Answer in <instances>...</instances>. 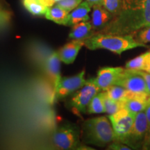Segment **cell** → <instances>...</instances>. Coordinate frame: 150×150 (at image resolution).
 <instances>
[{
	"mask_svg": "<svg viewBox=\"0 0 150 150\" xmlns=\"http://www.w3.org/2000/svg\"><path fill=\"white\" fill-rule=\"evenodd\" d=\"M115 85L122 86L133 93H147L144 78L136 70L125 69Z\"/></svg>",
	"mask_w": 150,
	"mask_h": 150,
	"instance_id": "9c48e42d",
	"label": "cell"
},
{
	"mask_svg": "<svg viewBox=\"0 0 150 150\" xmlns=\"http://www.w3.org/2000/svg\"><path fill=\"white\" fill-rule=\"evenodd\" d=\"M92 13V25L94 29L106 27L112 20V16L103 6H93Z\"/></svg>",
	"mask_w": 150,
	"mask_h": 150,
	"instance_id": "9a60e30c",
	"label": "cell"
},
{
	"mask_svg": "<svg viewBox=\"0 0 150 150\" xmlns=\"http://www.w3.org/2000/svg\"><path fill=\"white\" fill-rule=\"evenodd\" d=\"M84 46L89 50L104 49L117 54L136 47H149L146 44L137 42L131 35L99 33L83 40Z\"/></svg>",
	"mask_w": 150,
	"mask_h": 150,
	"instance_id": "7a4b0ae2",
	"label": "cell"
},
{
	"mask_svg": "<svg viewBox=\"0 0 150 150\" xmlns=\"http://www.w3.org/2000/svg\"><path fill=\"white\" fill-rule=\"evenodd\" d=\"M38 1L40 4H42V5L48 7V8L52 7L54 4L56 3L54 0H38Z\"/></svg>",
	"mask_w": 150,
	"mask_h": 150,
	"instance_id": "f1b7e54d",
	"label": "cell"
},
{
	"mask_svg": "<svg viewBox=\"0 0 150 150\" xmlns=\"http://www.w3.org/2000/svg\"><path fill=\"white\" fill-rule=\"evenodd\" d=\"M100 91H102L97 86L95 78L89 79L80 91L74 93L69 104L71 108L77 112H86L90 102Z\"/></svg>",
	"mask_w": 150,
	"mask_h": 150,
	"instance_id": "8992f818",
	"label": "cell"
},
{
	"mask_svg": "<svg viewBox=\"0 0 150 150\" xmlns=\"http://www.w3.org/2000/svg\"><path fill=\"white\" fill-rule=\"evenodd\" d=\"M81 136L85 143L98 147H105L115 140L111 122L105 116L84 121L81 127Z\"/></svg>",
	"mask_w": 150,
	"mask_h": 150,
	"instance_id": "3957f363",
	"label": "cell"
},
{
	"mask_svg": "<svg viewBox=\"0 0 150 150\" xmlns=\"http://www.w3.org/2000/svg\"><path fill=\"white\" fill-rule=\"evenodd\" d=\"M68 15L69 13L67 11L56 5L54 7L49 8L45 16L47 20L53 21L56 24L66 25Z\"/></svg>",
	"mask_w": 150,
	"mask_h": 150,
	"instance_id": "e0dca14e",
	"label": "cell"
},
{
	"mask_svg": "<svg viewBox=\"0 0 150 150\" xmlns=\"http://www.w3.org/2000/svg\"><path fill=\"white\" fill-rule=\"evenodd\" d=\"M83 46H84L83 40H73L67 43L57 52L61 61L67 65L74 63Z\"/></svg>",
	"mask_w": 150,
	"mask_h": 150,
	"instance_id": "4fadbf2b",
	"label": "cell"
},
{
	"mask_svg": "<svg viewBox=\"0 0 150 150\" xmlns=\"http://www.w3.org/2000/svg\"><path fill=\"white\" fill-rule=\"evenodd\" d=\"M93 28L91 22L88 21L81 22L73 26L72 31L69 34V38L72 40H84L91 36Z\"/></svg>",
	"mask_w": 150,
	"mask_h": 150,
	"instance_id": "2e32d148",
	"label": "cell"
},
{
	"mask_svg": "<svg viewBox=\"0 0 150 150\" xmlns=\"http://www.w3.org/2000/svg\"><path fill=\"white\" fill-rule=\"evenodd\" d=\"M149 130V126L145 112L137 113L130 133L124 144H127L131 149H142L146 134Z\"/></svg>",
	"mask_w": 150,
	"mask_h": 150,
	"instance_id": "52a82bcc",
	"label": "cell"
},
{
	"mask_svg": "<svg viewBox=\"0 0 150 150\" xmlns=\"http://www.w3.org/2000/svg\"><path fill=\"white\" fill-rule=\"evenodd\" d=\"M146 72L150 73V51L148 52L147 55V69Z\"/></svg>",
	"mask_w": 150,
	"mask_h": 150,
	"instance_id": "1f68e13d",
	"label": "cell"
},
{
	"mask_svg": "<svg viewBox=\"0 0 150 150\" xmlns=\"http://www.w3.org/2000/svg\"><path fill=\"white\" fill-rule=\"evenodd\" d=\"M82 1L83 0H61L59 2H57L56 5L70 13L76 7H77L82 2Z\"/></svg>",
	"mask_w": 150,
	"mask_h": 150,
	"instance_id": "d4e9b609",
	"label": "cell"
},
{
	"mask_svg": "<svg viewBox=\"0 0 150 150\" xmlns=\"http://www.w3.org/2000/svg\"><path fill=\"white\" fill-rule=\"evenodd\" d=\"M107 149H112V150H131V148L128 145H125L120 142L112 141L111 143L109 144L108 146Z\"/></svg>",
	"mask_w": 150,
	"mask_h": 150,
	"instance_id": "484cf974",
	"label": "cell"
},
{
	"mask_svg": "<svg viewBox=\"0 0 150 150\" xmlns=\"http://www.w3.org/2000/svg\"><path fill=\"white\" fill-rule=\"evenodd\" d=\"M24 8L33 16H42L46 14L49 8L42 5L38 0H22Z\"/></svg>",
	"mask_w": 150,
	"mask_h": 150,
	"instance_id": "ac0fdd59",
	"label": "cell"
},
{
	"mask_svg": "<svg viewBox=\"0 0 150 150\" xmlns=\"http://www.w3.org/2000/svg\"><path fill=\"white\" fill-rule=\"evenodd\" d=\"M54 1H55L56 3H57V2H59V1H61V0H54Z\"/></svg>",
	"mask_w": 150,
	"mask_h": 150,
	"instance_id": "d6a6232c",
	"label": "cell"
},
{
	"mask_svg": "<svg viewBox=\"0 0 150 150\" xmlns=\"http://www.w3.org/2000/svg\"><path fill=\"white\" fill-rule=\"evenodd\" d=\"M85 74L86 71L83 70L73 76L61 77L54 97L59 99L64 98L78 89L81 88L87 82Z\"/></svg>",
	"mask_w": 150,
	"mask_h": 150,
	"instance_id": "ba28073f",
	"label": "cell"
},
{
	"mask_svg": "<svg viewBox=\"0 0 150 150\" xmlns=\"http://www.w3.org/2000/svg\"><path fill=\"white\" fill-rule=\"evenodd\" d=\"M142 149L150 150V129H149V130H148L145 139H144Z\"/></svg>",
	"mask_w": 150,
	"mask_h": 150,
	"instance_id": "83f0119b",
	"label": "cell"
},
{
	"mask_svg": "<svg viewBox=\"0 0 150 150\" xmlns=\"http://www.w3.org/2000/svg\"><path fill=\"white\" fill-rule=\"evenodd\" d=\"M136 71L139 73L142 77L144 78V79H145L146 86H147V92L150 95V73L148 72H146V71H142V70H136Z\"/></svg>",
	"mask_w": 150,
	"mask_h": 150,
	"instance_id": "4316f807",
	"label": "cell"
},
{
	"mask_svg": "<svg viewBox=\"0 0 150 150\" xmlns=\"http://www.w3.org/2000/svg\"><path fill=\"white\" fill-rule=\"evenodd\" d=\"M88 1L92 6H103L104 0H85Z\"/></svg>",
	"mask_w": 150,
	"mask_h": 150,
	"instance_id": "f546056e",
	"label": "cell"
},
{
	"mask_svg": "<svg viewBox=\"0 0 150 150\" xmlns=\"http://www.w3.org/2000/svg\"><path fill=\"white\" fill-rule=\"evenodd\" d=\"M93 7L88 1H82L77 7H76L67 17L66 26H74L81 22L88 21L90 17L88 13Z\"/></svg>",
	"mask_w": 150,
	"mask_h": 150,
	"instance_id": "5bb4252c",
	"label": "cell"
},
{
	"mask_svg": "<svg viewBox=\"0 0 150 150\" xmlns=\"http://www.w3.org/2000/svg\"><path fill=\"white\" fill-rule=\"evenodd\" d=\"M61 61L58 52H53L49 55L45 63L47 74L54 85V95L61 79Z\"/></svg>",
	"mask_w": 150,
	"mask_h": 150,
	"instance_id": "7c38bea8",
	"label": "cell"
},
{
	"mask_svg": "<svg viewBox=\"0 0 150 150\" xmlns=\"http://www.w3.org/2000/svg\"><path fill=\"white\" fill-rule=\"evenodd\" d=\"M150 102V95L147 93H133L129 91L127 99L122 102L123 107L136 115L145 110Z\"/></svg>",
	"mask_w": 150,
	"mask_h": 150,
	"instance_id": "8fae6325",
	"label": "cell"
},
{
	"mask_svg": "<svg viewBox=\"0 0 150 150\" xmlns=\"http://www.w3.org/2000/svg\"><path fill=\"white\" fill-rule=\"evenodd\" d=\"M104 92H99L93 97L88 106L87 112L89 114H98L105 112L104 105Z\"/></svg>",
	"mask_w": 150,
	"mask_h": 150,
	"instance_id": "ffe728a7",
	"label": "cell"
},
{
	"mask_svg": "<svg viewBox=\"0 0 150 150\" xmlns=\"http://www.w3.org/2000/svg\"><path fill=\"white\" fill-rule=\"evenodd\" d=\"M144 112H145L146 117H147V122H148V126H149V129H150V102H149V104H148L147 107H146L145 110H144Z\"/></svg>",
	"mask_w": 150,
	"mask_h": 150,
	"instance_id": "4dcf8cb0",
	"label": "cell"
},
{
	"mask_svg": "<svg viewBox=\"0 0 150 150\" xmlns=\"http://www.w3.org/2000/svg\"><path fill=\"white\" fill-rule=\"evenodd\" d=\"M110 98L117 102H124L127 99L129 91L122 86L113 85L104 91Z\"/></svg>",
	"mask_w": 150,
	"mask_h": 150,
	"instance_id": "44dd1931",
	"label": "cell"
},
{
	"mask_svg": "<svg viewBox=\"0 0 150 150\" xmlns=\"http://www.w3.org/2000/svg\"><path fill=\"white\" fill-rule=\"evenodd\" d=\"M136 115L126 108H123L116 113L108 116V119L111 122L115 140L124 143L130 133L134 125Z\"/></svg>",
	"mask_w": 150,
	"mask_h": 150,
	"instance_id": "5b68a950",
	"label": "cell"
},
{
	"mask_svg": "<svg viewBox=\"0 0 150 150\" xmlns=\"http://www.w3.org/2000/svg\"><path fill=\"white\" fill-rule=\"evenodd\" d=\"M130 35H132L135 40L138 42L143 44L150 42V25L142 28Z\"/></svg>",
	"mask_w": 150,
	"mask_h": 150,
	"instance_id": "cb8c5ba5",
	"label": "cell"
},
{
	"mask_svg": "<svg viewBox=\"0 0 150 150\" xmlns=\"http://www.w3.org/2000/svg\"><path fill=\"white\" fill-rule=\"evenodd\" d=\"M147 55L148 52L127 61L125 65V68L133 70L147 71Z\"/></svg>",
	"mask_w": 150,
	"mask_h": 150,
	"instance_id": "d6986e66",
	"label": "cell"
},
{
	"mask_svg": "<svg viewBox=\"0 0 150 150\" xmlns=\"http://www.w3.org/2000/svg\"><path fill=\"white\" fill-rule=\"evenodd\" d=\"M104 92V96H103V99H104V105L105 108V112L108 114V115H112L115 114L120 110L123 108V104L122 102H117V101L114 100L111 98H110L108 96L106 92L103 91Z\"/></svg>",
	"mask_w": 150,
	"mask_h": 150,
	"instance_id": "7402d4cb",
	"label": "cell"
},
{
	"mask_svg": "<svg viewBox=\"0 0 150 150\" xmlns=\"http://www.w3.org/2000/svg\"><path fill=\"white\" fill-rule=\"evenodd\" d=\"M122 6V0H104L103 6L112 16V18L120 11Z\"/></svg>",
	"mask_w": 150,
	"mask_h": 150,
	"instance_id": "603a6c76",
	"label": "cell"
},
{
	"mask_svg": "<svg viewBox=\"0 0 150 150\" xmlns=\"http://www.w3.org/2000/svg\"><path fill=\"white\" fill-rule=\"evenodd\" d=\"M80 134L76 125L64 124L54 133V145L60 149H78L80 147Z\"/></svg>",
	"mask_w": 150,
	"mask_h": 150,
	"instance_id": "277c9868",
	"label": "cell"
},
{
	"mask_svg": "<svg viewBox=\"0 0 150 150\" xmlns=\"http://www.w3.org/2000/svg\"><path fill=\"white\" fill-rule=\"evenodd\" d=\"M125 69L122 67H104L101 68L95 78L96 83L101 91H106L110 86L115 85Z\"/></svg>",
	"mask_w": 150,
	"mask_h": 150,
	"instance_id": "30bf717a",
	"label": "cell"
},
{
	"mask_svg": "<svg viewBox=\"0 0 150 150\" xmlns=\"http://www.w3.org/2000/svg\"><path fill=\"white\" fill-rule=\"evenodd\" d=\"M150 25V0H122L120 13L106 26L105 33L130 35Z\"/></svg>",
	"mask_w": 150,
	"mask_h": 150,
	"instance_id": "6da1fadb",
	"label": "cell"
}]
</instances>
